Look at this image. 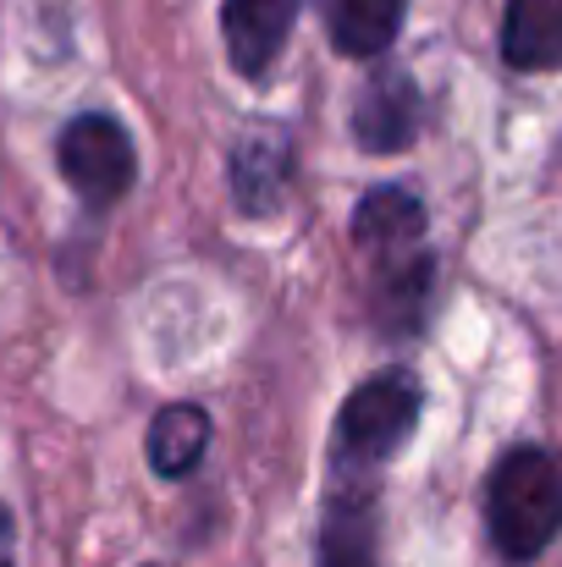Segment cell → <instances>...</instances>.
<instances>
[{
  "label": "cell",
  "mask_w": 562,
  "mask_h": 567,
  "mask_svg": "<svg viewBox=\"0 0 562 567\" xmlns=\"http://www.w3.org/2000/svg\"><path fill=\"white\" fill-rule=\"evenodd\" d=\"M354 248L365 259L370 315L386 337H413L436 287V254L425 243V204L408 188H375L354 209Z\"/></svg>",
  "instance_id": "obj_1"
},
{
  "label": "cell",
  "mask_w": 562,
  "mask_h": 567,
  "mask_svg": "<svg viewBox=\"0 0 562 567\" xmlns=\"http://www.w3.org/2000/svg\"><path fill=\"white\" fill-rule=\"evenodd\" d=\"M486 529L502 563H535L562 529V463L546 446H513L486 480Z\"/></svg>",
  "instance_id": "obj_2"
},
{
  "label": "cell",
  "mask_w": 562,
  "mask_h": 567,
  "mask_svg": "<svg viewBox=\"0 0 562 567\" xmlns=\"http://www.w3.org/2000/svg\"><path fill=\"white\" fill-rule=\"evenodd\" d=\"M419 402H425V385L402 364H391V370L370 375L365 385H354L343 413H337V430H331V468H337V480H370L375 485L380 463H391L397 446L413 435Z\"/></svg>",
  "instance_id": "obj_3"
},
{
  "label": "cell",
  "mask_w": 562,
  "mask_h": 567,
  "mask_svg": "<svg viewBox=\"0 0 562 567\" xmlns=\"http://www.w3.org/2000/svg\"><path fill=\"white\" fill-rule=\"evenodd\" d=\"M55 161H61V177L72 183V193L89 209H111L122 193L133 188V177H139V150H133L127 127L116 116H105V111L72 116L61 127Z\"/></svg>",
  "instance_id": "obj_4"
},
{
  "label": "cell",
  "mask_w": 562,
  "mask_h": 567,
  "mask_svg": "<svg viewBox=\"0 0 562 567\" xmlns=\"http://www.w3.org/2000/svg\"><path fill=\"white\" fill-rule=\"evenodd\" d=\"M419 133V89L402 66H375L354 100V138L370 155H397Z\"/></svg>",
  "instance_id": "obj_5"
},
{
  "label": "cell",
  "mask_w": 562,
  "mask_h": 567,
  "mask_svg": "<svg viewBox=\"0 0 562 567\" xmlns=\"http://www.w3.org/2000/svg\"><path fill=\"white\" fill-rule=\"evenodd\" d=\"M298 6H304V0H226V6H221L226 55H232V66H237L248 83L270 78V66H276V55H282V44H287V33H293V22H298Z\"/></svg>",
  "instance_id": "obj_6"
},
{
  "label": "cell",
  "mask_w": 562,
  "mask_h": 567,
  "mask_svg": "<svg viewBox=\"0 0 562 567\" xmlns=\"http://www.w3.org/2000/svg\"><path fill=\"white\" fill-rule=\"evenodd\" d=\"M320 567H375V485L337 480L320 535Z\"/></svg>",
  "instance_id": "obj_7"
},
{
  "label": "cell",
  "mask_w": 562,
  "mask_h": 567,
  "mask_svg": "<svg viewBox=\"0 0 562 567\" xmlns=\"http://www.w3.org/2000/svg\"><path fill=\"white\" fill-rule=\"evenodd\" d=\"M502 55L519 72H552V66H562V0H508Z\"/></svg>",
  "instance_id": "obj_8"
},
{
  "label": "cell",
  "mask_w": 562,
  "mask_h": 567,
  "mask_svg": "<svg viewBox=\"0 0 562 567\" xmlns=\"http://www.w3.org/2000/svg\"><path fill=\"white\" fill-rule=\"evenodd\" d=\"M402 6L408 0H326V33H331L337 55L370 61L380 50H391V39L402 28Z\"/></svg>",
  "instance_id": "obj_9"
},
{
  "label": "cell",
  "mask_w": 562,
  "mask_h": 567,
  "mask_svg": "<svg viewBox=\"0 0 562 567\" xmlns=\"http://www.w3.org/2000/svg\"><path fill=\"white\" fill-rule=\"evenodd\" d=\"M210 446V413L198 402H166L150 424V468L161 480H183Z\"/></svg>",
  "instance_id": "obj_10"
},
{
  "label": "cell",
  "mask_w": 562,
  "mask_h": 567,
  "mask_svg": "<svg viewBox=\"0 0 562 567\" xmlns=\"http://www.w3.org/2000/svg\"><path fill=\"white\" fill-rule=\"evenodd\" d=\"M232 188L243 215H276L287 193V144L282 133H254L232 161Z\"/></svg>",
  "instance_id": "obj_11"
},
{
  "label": "cell",
  "mask_w": 562,
  "mask_h": 567,
  "mask_svg": "<svg viewBox=\"0 0 562 567\" xmlns=\"http://www.w3.org/2000/svg\"><path fill=\"white\" fill-rule=\"evenodd\" d=\"M0 567H11V513L0 507Z\"/></svg>",
  "instance_id": "obj_12"
},
{
  "label": "cell",
  "mask_w": 562,
  "mask_h": 567,
  "mask_svg": "<svg viewBox=\"0 0 562 567\" xmlns=\"http://www.w3.org/2000/svg\"><path fill=\"white\" fill-rule=\"evenodd\" d=\"M150 567H161V563H150Z\"/></svg>",
  "instance_id": "obj_13"
}]
</instances>
